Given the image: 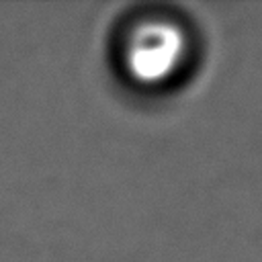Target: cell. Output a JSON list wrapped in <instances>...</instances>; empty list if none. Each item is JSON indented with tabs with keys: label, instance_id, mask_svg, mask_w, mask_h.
I'll use <instances>...</instances> for the list:
<instances>
[{
	"label": "cell",
	"instance_id": "6da1fadb",
	"mask_svg": "<svg viewBox=\"0 0 262 262\" xmlns=\"http://www.w3.org/2000/svg\"><path fill=\"white\" fill-rule=\"evenodd\" d=\"M184 49L182 33L170 23L141 27L127 47V66L139 80L166 78L178 63Z\"/></svg>",
	"mask_w": 262,
	"mask_h": 262
}]
</instances>
